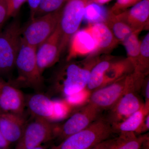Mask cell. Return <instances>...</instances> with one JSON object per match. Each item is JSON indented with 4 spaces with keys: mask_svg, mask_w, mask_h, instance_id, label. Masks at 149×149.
<instances>
[{
    "mask_svg": "<svg viewBox=\"0 0 149 149\" xmlns=\"http://www.w3.org/2000/svg\"><path fill=\"white\" fill-rule=\"evenodd\" d=\"M36 49L37 48L27 45L22 40L15 61L17 72L13 85L15 87L30 88L38 92L42 89L44 79L37 64Z\"/></svg>",
    "mask_w": 149,
    "mask_h": 149,
    "instance_id": "2",
    "label": "cell"
},
{
    "mask_svg": "<svg viewBox=\"0 0 149 149\" xmlns=\"http://www.w3.org/2000/svg\"><path fill=\"white\" fill-rule=\"evenodd\" d=\"M69 0H42L36 17L55 11L63 6Z\"/></svg>",
    "mask_w": 149,
    "mask_h": 149,
    "instance_id": "27",
    "label": "cell"
},
{
    "mask_svg": "<svg viewBox=\"0 0 149 149\" xmlns=\"http://www.w3.org/2000/svg\"><path fill=\"white\" fill-rule=\"evenodd\" d=\"M10 145L0 130V148L9 149Z\"/></svg>",
    "mask_w": 149,
    "mask_h": 149,
    "instance_id": "35",
    "label": "cell"
},
{
    "mask_svg": "<svg viewBox=\"0 0 149 149\" xmlns=\"http://www.w3.org/2000/svg\"><path fill=\"white\" fill-rule=\"evenodd\" d=\"M25 2L27 0H7L8 18L16 17Z\"/></svg>",
    "mask_w": 149,
    "mask_h": 149,
    "instance_id": "30",
    "label": "cell"
},
{
    "mask_svg": "<svg viewBox=\"0 0 149 149\" xmlns=\"http://www.w3.org/2000/svg\"><path fill=\"white\" fill-rule=\"evenodd\" d=\"M8 19L7 0H0V31Z\"/></svg>",
    "mask_w": 149,
    "mask_h": 149,
    "instance_id": "31",
    "label": "cell"
},
{
    "mask_svg": "<svg viewBox=\"0 0 149 149\" xmlns=\"http://www.w3.org/2000/svg\"><path fill=\"white\" fill-rule=\"evenodd\" d=\"M95 64L89 63L82 66L69 62L60 68L52 79V92L61 95L65 98L85 90L91 70Z\"/></svg>",
    "mask_w": 149,
    "mask_h": 149,
    "instance_id": "1",
    "label": "cell"
},
{
    "mask_svg": "<svg viewBox=\"0 0 149 149\" xmlns=\"http://www.w3.org/2000/svg\"><path fill=\"white\" fill-rule=\"evenodd\" d=\"M144 85L143 95L145 97L144 104L146 106L149 107V78L145 81Z\"/></svg>",
    "mask_w": 149,
    "mask_h": 149,
    "instance_id": "34",
    "label": "cell"
},
{
    "mask_svg": "<svg viewBox=\"0 0 149 149\" xmlns=\"http://www.w3.org/2000/svg\"><path fill=\"white\" fill-rule=\"evenodd\" d=\"M67 61L78 57L89 55L97 52V46L88 28L78 30L70 40Z\"/></svg>",
    "mask_w": 149,
    "mask_h": 149,
    "instance_id": "14",
    "label": "cell"
},
{
    "mask_svg": "<svg viewBox=\"0 0 149 149\" xmlns=\"http://www.w3.org/2000/svg\"><path fill=\"white\" fill-rule=\"evenodd\" d=\"M26 123L24 116L0 111V130L10 144L18 142Z\"/></svg>",
    "mask_w": 149,
    "mask_h": 149,
    "instance_id": "15",
    "label": "cell"
},
{
    "mask_svg": "<svg viewBox=\"0 0 149 149\" xmlns=\"http://www.w3.org/2000/svg\"><path fill=\"white\" fill-rule=\"evenodd\" d=\"M33 118L26 123L22 136L15 149L33 148L54 139L55 124L42 118Z\"/></svg>",
    "mask_w": 149,
    "mask_h": 149,
    "instance_id": "9",
    "label": "cell"
},
{
    "mask_svg": "<svg viewBox=\"0 0 149 149\" xmlns=\"http://www.w3.org/2000/svg\"><path fill=\"white\" fill-rule=\"evenodd\" d=\"M109 10L103 5L90 1L85 8L83 20L89 24L104 22Z\"/></svg>",
    "mask_w": 149,
    "mask_h": 149,
    "instance_id": "24",
    "label": "cell"
},
{
    "mask_svg": "<svg viewBox=\"0 0 149 149\" xmlns=\"http://www.w3.org/2000/svg\"><path fill=\"white\" fill-rule=\"evenodd\" d=\"M139 34L137 32H133L122 42L127 53V58L132 62L134 68L140 54V41L138 37Z\"/></svg>",
    "mask_w": 149,
    "mask_h": 149,
    "instance_id": "25",
    "label": "cell"
},
{
    "mask_svg": "<svg viewBox=\"0 0 149 149\" xmlns=\"http://www.w3.org/2000/svg\"><path fill=\"white\" fill-rule=\"evenodd\" d=\"M73 109L63 100H54V117L53 122L60 121L70 115Z\"/></svg>",
    "mask_w": 149,
    "mask_h": 149,
    "instance_id": "26",
    "label": "cell"
},
{
    "mask_svg": "<svg viewBox=\"0 0 149 149\" xmlns=\"http://www.w3.org/2000/svg\"><path fill=\"white\" fill-rule=\"evenodd\" d=\"M61 33L58 24L53 34L37 48V64L42 74L58 61L61 54Z\"/></svg>",
    "mask_w": 149,
    "mask_h": 149,
    "instance_id": "11",
    "label": "cell"
},
{
    "mask_svg": "<svg viewBox=\"0 0 149 149\" xmlns=\"http://www.w3.org/2000/svg\"><path fill=\"white\" fill-rule=\"evenodd\" d=\"M115 140L116 138H110L88 149H111Z\"/></svg>",
    "mask_w": 149,
    "mask_h": 149,
    "instance_id": "33",
    "label": "cell"
},
{
    "mask_svg": "<svg viewBox=\"0 0 149 149\" xmlns=\"http://www.w3.org/2000/svg\"><path fill=\"white\" fill-rule=\"evenodd\" d=\"M29 149H47V147L45 146H40L36 147V148H33Z\"/></svg>",
    "mask_w": 149,
    "mask_h": 149,
    "instance_id": "38",
    "label": "cell"
},
{
    "mask_svg": "<svg viewBox=\"0 0 149 149\" xmlns=\"http://www.w3.org/2000/svg\"><path fill=\"white\" fill-rule=\"evenodd\" d=\"M90 0H69L63 8L58 27L61 33L60 50L63 52L72 35L83 20L85 8Z\"/></svg>",
    "mask_w": 149,
    "mask_h": 149,
    "instance_id": "6",
    "label": "cell"
},
{
    "mask_svg": "<svg viewBox=\"0 0 149 149\" xmlns=\"http://www.w3.org/2000/svg\"><path fill=\"white\" fill-rule=\"evenodd\" d=\"M135 79L133 72L118 79L113 83L93 91L88 102L98 109H111L116 103Z\"/></svg>",
    "mask_w": 149,
    "mask_h": 149,
    "instance_id": "10",
    "label": "cell"
},
{
    "mask_svg": "<svg viewBox=\"0 0 149 149\" xmlns=\"http://www.w3.org/2000/svg\"><path fill=\"white\" fill-rule=\"evenodd\" d=\"M149 33H148L140 42V54L134 72L146 77L149 72Z\"/></svg>",
    "mask_w": 149,
    "mask_h": 149,
    "instance_id": "23",
    "label": "cell"
},
{
    "mask_svg": "<svg viewBox=\"0 0 149 149\" xmlns=\"http://www.w3.org/2000/svg\"><path fill=\"white\" fill-rule=\"evenodd\" d=\"M111 62L108 60H104L98 62L93 67L86 88L90 93L102 88L103 84L105 73Z\"/></svg>",
    "mask_w": 149,
    "mask_h": 149,
    "instance_id": "22",
    "label": "cell"
},
{
    "mask_svg": "<svg viewBox=\"0 0 149 149\" xmlns=\"http://www.w3.org/2000/svg\"><path fill=\"white\" fill-rule=\"evenodd\" d=\"M25 107L23 93L0 77V111L24 116Z\"/></svg>",
    "mask_w": 149,
    "mask_h": 149,
    "instance_id": "12",
    "label": "cell"
},
{
    "mask_svg": "<svg viewBox=\"0 0 149 149\" xmlns=\"http://www.w3.org/2000/svg\"><path fill=\"white\" fill-rule=\"evenodd\" d=\"M149 136H137L133 132H121L111 149H148Z\"/></svg>",
    "mask_w": 149,
    "mask_h": 149,
    "instance_id": "18",
    "label": "cell"
},
{
    "mask_svg": "<svg viewBox=\"0 0 149 149\" xmlns=\"http://www.w3.org/2000/svg\"><path fill=\"white\" fill-rule=\"evenodd\" d=\"M142 84L140 80L135 79L126 91L110 109L108 119L111 126L118 124L144 105L138 95Z\"/></svg>",
    "mask_w": 149,
    "mask_h": 149,
    "instance_id": "7",
    "label": "cell"
},
{
    "mask_svg": "<svg viewBox=\"0 0 149 149\" xmlns=\"http://www.w3.org/2000/svg\"><path fill=\"white\" fill-rule=\"evenodd\" d=\"M63 6L55 11L30 19L24 27H21L22 41L29 45L38 47L57 27Z\"/></svg>",
    "mask_w": 149,
    "mask_h": 149,
    "instance_id": "5",
    "label": "cell"
},
{
    "mask_svg": "<svg viewBox=\"0 0 149 149\" xmlns=\"http://www.w3.org/2000/svg\"><path fill=\"white\" fill-rule=\"evenodd\" d=\"M104 23L111 30L113 36L118 42H123L132 33L133 30L125 22L120 19L117 15L109 10Z\"/></svg>",
    "mask_w": 149,
    "mask_h": 149,
    "instance_id": "21",
    "label": "cell"
},
{
    "mask_svg": "<svg viewBox=\"0 0 149 149\" xmlns=\"http://www.w3.org/2000/svg\"><path fill=\"white\" fill-rule=\"evenodd\" d=\"M141 0H116V2L110 10L115 14L121 13L136 4Z\"/></svg>",
    "mask_w": 149,
    "mask_h": 149,
    "instance_id": "29",
    "label": "cell"
},
{
    "mask_svg": "<svg viewBox=\"0 0 149 149\" xmlns=\"http://www.w3.org/2000/svg\"><path fill=\"white\" fill-rule=\"evenodd\" d=\"M149 113L147 114L144 118L143 121L140 131V134L145 133L149 130Z\"/></svg>",
    "mask_w": 149,
    "mask_h": 149,
    "instance_id": "36",
    "label": "cell"
},
{
    "mask_svg": "<svg viewBox=\"0 0 149 149\" xmlns=\"http://www.w3.org/2000/svg\"><path fill=\"white\" fill-rule=\"evenodd\" d=\"M42 0H27L30 10V19L35 18Z\"/></svg>",
    "mask_w": 149,
    "mask_h": 149,
    "instance_id": "32",
    "label": "cell"
},
{
    "mask_svg": "<svg viewBox=\"0 0 149 149\" xmlns=\"http://www.w3.org/2000/svg\"><path fill=\"white\" fill-rule=\"evenodd\" d=\"M116 15L130 26L133 32L139 34L148 27L149 0H141L129 9Z\"/></svg>",
    "mask_w": 149,
    "mask_h": 149,
    "instance_id": "13",
    "label": "cell"
},
{
    "mask_svg": "<svg viewBox=\"0 0 149 149\" xmlns=\"http://www.w3.org/2000/svg\"><path fill=\"white\" fill-rule=\"evenodd\" d=\"M112 0H90V1L95 3L101 5H103L104 4L109 2Z\"/></svg>",
    "mask_w": 149,
    "mask_h": 149,
    "instance_id": "37",
    "label": "cell"
},
{
    "mask_svg": "<svg viewBox=\"0 0 149 149\" xmlns=\"http://www.w3.org/2000/svg\"></svg>",
    "mask_w": 149,
    "mask_h": 149,
    "instance_id": "40",
    "label": "cell"
},
{
    "mask_svg": "<svg viewBox=\"0 0 149 149\" xmlns=\"http://www.w3.org/2000/svg\"><path fill=\"white\" fill-rule=\"evenodd\" d=\"M149 113V107L143 106L118 124L112 126L113 131L133 132L140 134V131L145 116Z\"/></svg>",
    "mask_w": 149,
    "mask_h": 149,
    "instance_id": "20",
    "label": "cell"
},
{
    "mask_svg": "<svg viewBox=\"0 0 149 149\" xmlns=\"http://www.w3.org/2000/svg\"><path fill=\"white\" fill-rule=\"evenodd\" d=\"M113 132L107 119L99 118L84 130L67 137L50 149H88L110 139Z\"/></svg>",
    "mask_w": 149,
    "mask_h": 149,
    "instance_id": "3",
    "label": "cell"
},
{
    "mask_svg": "<svg viewBox=\"0 0 149 149\" xmlns=\"http://www.w3.org/2000/svg\"><path fill=\"white\" fill-rule=\"evenodd\" d=\"M134 71L133 63L128 58L113 62H111L105 73L102 87L111 84L121 77L131 74Z\"/></svg>",
    "mask_w": 149,
    "mask_h": 149,
    "instance_id": "19",
    "label": "cell"
},
{
    "mask_svg": "<svg viewBox=\"0 0 149 149\" xmlns=\"http://www.w3.org/2000/svg\"><path fill=\"white\" fill-rule=\"evenodd\" d=\"M87 28L95 40L97 52L111 50L119 43L104 22L89 24Z\"/></svg>",
    "mask_w": 149,
    "mask_h": 149,
    "instance_id": "17",
    "label": "cell"
},
{
    "mask_svg": "<svg viewBox=\"0 0 149 149\" xmlns=\"http://www.w3.org/2000/svg\"><path fill=\"white\" fill-rule=\"evenodd\" d=\"M91 94L89 91L85 89L81 92L68 96L64 99L73 109L81 105L87 99L89 100Z\"/></svg>",
    "mask_w": 149,
    "mask_h": 149,
    "instance_id": "28",
    "label": "cell"
},
{
    "mask_svg": "<svg viewBox=\"0 0 149 149\" xmlns=\"http://www.w3.org/2000/svg\"><path fill=\"white\" fill-rule=\"evenodd\" d=\"M25 103L32 117L53 123L54 100L48 96L41 93L28 95L25 97Z\"/></svg>",
    "mask_w": 149,
    "mask_h": 149,
    "instance_id": "16",
    "label": "cell"
},
{
    "mask_svg": "<svg viewBox=\"0 0 149 149\" xmlns=\"http://www.w3.org/2000/svg\"><path fill=\"white\" fill-rule=\"evenodd\" d=\"M0 149H1V148H0Z\"/></svg>",
    "mask_w": 149,
    "mask_h": 149,
    "instance_id": "39",
    "label": "cell"
},
{
    "mask_svg": "<svg viewBox=\"0 0 149 149\" xmlns=\"http://www.w3.org/2000/svg\"><path fill=\"white\" fill-rule=\"evenodd\" d=\"M100 111L88 102L72 113L65 122L55 124L54 138L61 142L67 137L84 130L99 118Z\"/></svg>",
    "mask_w": 149,
    "mask_h": 149,
    "instance_id": "8",
    "label": "cell"
},
{
    "mask_svg": "<svg viewBox=\"0 0 149 149\" xmlns=\"http://www.w3.org/2000/svg\"><path fill=\"white\" fill-rule=\"evenodd\" d=\"M21 27L17 19L0 31V77H5L15 67L21 44Z\"/></svg>",
    "mask_w": 149,
    "mask_h": 149,
    "instance_id": "4",
    "label": "cell"
}]
</instances>
